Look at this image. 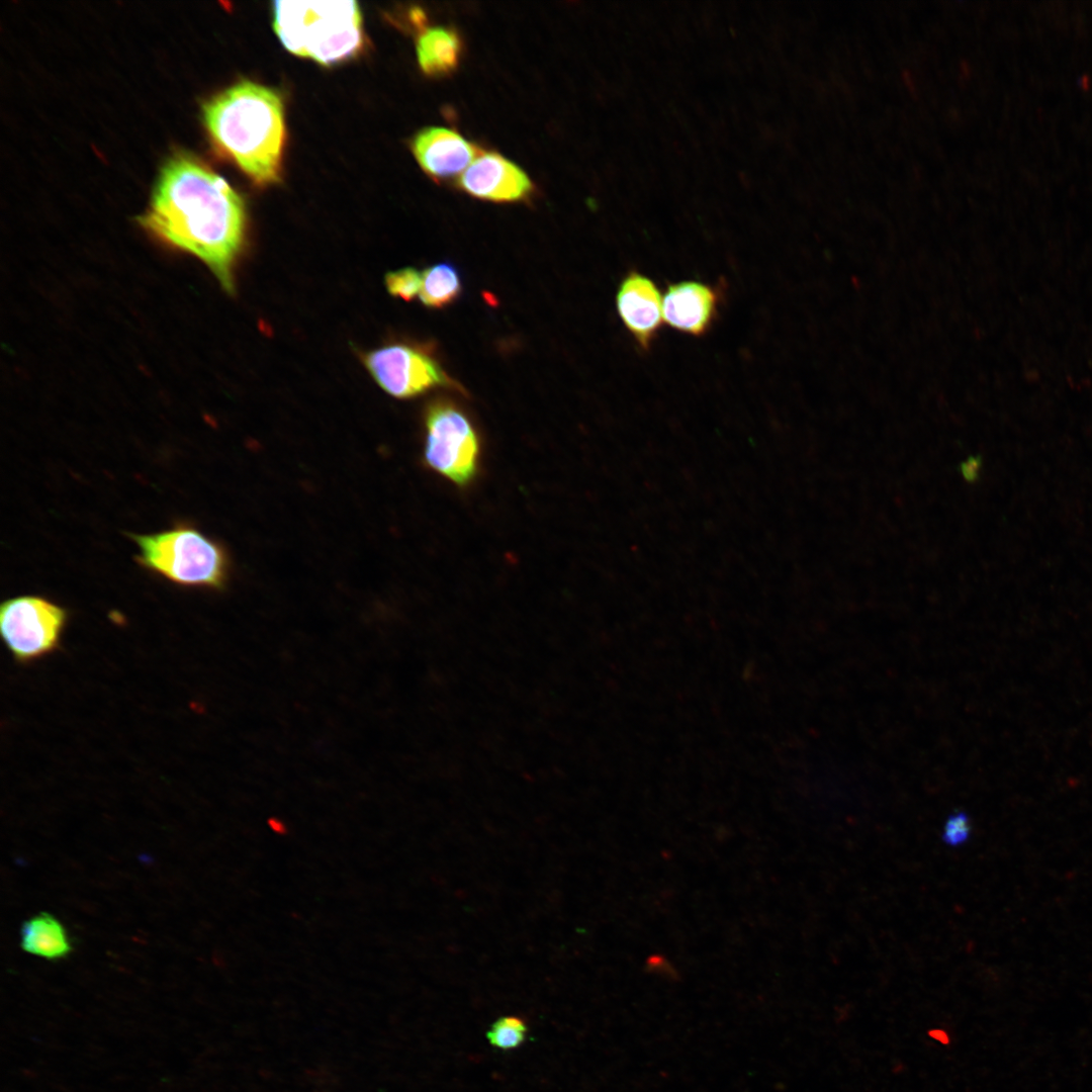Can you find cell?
<instances>
[{
	"mask_svg": "<svg viewBox=\"0 0 1092 1092\" xmlns=\"http://www.w3.org/2000/svg\"><path fill=\"white\" fill-rule=\"evenodd\" d=\"M148 233L169 247L200 259L229 293L246 239L241 195L197 158L176 154L163 166L146 212Z\"/></svg>",
	"mask_w": 1092,
	"mask_h": 1092,
	"instance_id": "1",
	"label": "cell"
},
{
	"mask_svg": "<svg viewBox=\"0 0 1092 1092\" xmlns=\"http://www.w3.org/2000/svg\"><path fill=\"white\" fill-rule=\"evenodd\" d=\"M203 121L218 149L256 184L280 179L285 123L277 91L240 81L203 105Z\"/></svg>",
	"mask_w": 1092,
	"mask_h": 1092,
	"instance_id": "2",
	"label": "cell"
},
{
	"mask_svg": "<svg viewBox=\"0 0 1092 1092\" xmlns=\"http://www.w3.org/2000/svg\"><path fill=\"white\" fill-rule=\"evenodd\" d=\"M273 26L290 53L322 65L354 57L364 41L355 1H275Z\"/></svg>",
	"mask_w": 1092,
	"mask_h": 1092,
	"instance_id": "3",
	"label": "cell"
},
{
	"mask_svg": "<svg viewBox=\"0 0 1092 1092\" xmlns=\"http://www.w3.org/2000/svg\"><path fill=\"white\" fill-rule=\"evenodd\" d=\"M138 563L184 587L221 589L230 573L225 549L186 523L154 534H129Z\"/></svg>",
	"mask_w": 1092,
	"mask_h": 1092,
	"instance_id": "4",
	"label": "cell"
},
{
	"mask_svg": "<svg viewBox=\"0 0 1092 1092\" xmlns=\"http://www.w3.org/2000/svg\"><path fill=\"white\" fill-rule=\"evenodd\" d=\"M427 465L458 486L468 485L476 476L480 443L468 417L452 401L437 399L425 414Z\"/></svg>",
	"mask_w": 1092,
	"mask_h": 1092,
	"instance_id": "5",
	"label": "cell"
},
{
	"mask_svg": "<svg viewBox=\"0 0 1092 1092\" xmlns=\"http://www.w3.org/2000/svg\"><path fill=\"white\" fill-rule=\"evenodd\" d=\"M68 621L67 609L41 596H17L0 606L1 637L19 664L35 662L57 651Z\"/></svg>",
	"mask_w": 1092,
	"mask_h": 1092,
	"instance_id": "6",
	"label": "cell"
},
{
	"mask_svg": "<svg viewBox=\"0 0 1092 1092\" xmlns=\"http://www.w3.org/2000/svg\"><path fill=\"white\" fill-rule=\"evenodd\" d=\"M363 363L378 385L397 398H411L431 389L456 387L436 359L426 350L396 343L362 355Z\"/></svg>",
	"mask_w": 1092,
	"mask_h": 1092,
	"instance_id": "7",
	"label": "cell"
},
{
	"mask_svg": "<svg viewBox=\"0 0 1092 1092\" xmlns=\"http://www.w3.org/2000/svg\"><path fill=\"white\" fill-rule=\"evenodd\" d=\"M455 186L474 198L495 203L525 202L536 192L534 182L518 164L492 150H482Z\"/></svg>",
	"mask_w": 1092,
	"mask_h": 1092,
	"instance_id": "8",
	"label": "cell"
},
{
	"mask_svg": "<svg viewBox=\"0 0 1092 1092\" xmlns=\"http://www.w3.org/2000/svg\"><path fill=\"white\" fill-rule=\"evenodd\" d=\"M411 149L421 169L436 183L457 180L483 150L459 131L437 125L418 131Z\"/></svg>",
	"mask_w": 1092,
	"mask_h": 1092,
	"instance_id": "9",
	"label": "cell"
},
{
	"mask_svg": "<svg viewBox=\"0 0 1092 1092\" xmlns=\"http://www.w3.org/2000/svg\"><path fill=\"white\" fill-rule=\"evenodd\" d=\"M616 306L637 346L647 351L662 325L663 299L657 285L641 272L629 271L618 287Z\"/></svg>",
	"mask_w": 1092,
	"mask_h": 1092,
	"instance_id": "10",
	"label": "cell"
},
{
	"mask_svg": "<svg viewBox=\"0 0 1092 1092\" xmlns=\"http://www.w3.org/2000/svg\"><path fill=\"white\" fill-rule=\"evenodd\" d=\"M663 320L680 333L702 337L718 316L721 289L696 280L669 284L662 296Z\"/></svg>",
	"mask_w": 1092,
	"mask_h": 1092,
	"instance_id": "11",
	"label": "cell"
},
{
	"mask_svg": "<svg viewBox=\"0 0 1092 1092\" xmlns=\"http://www.w3.org/2000/svg\"><path fill=\"white\" fill-rule=\"evenodd\" d=\"M463 52V38L452 26L426 25L419 30L417 60L422 73L430 78H446L455 73L461 64Z\"/></svg>",
	"mask_w": 1092,
	"mask_h": 1092,
	"instance_id": "12",
	"label": "cell"
},
{
	"mask_svg": "<svg viewBox=\"0 0 1092 1092\" xmlns=\"http://www.w3.org/2000/svg\"><path fill=\"white\" fill-rule=\"evenodd\" d=\"M20 934L24 951L47 960L65 959L73 949L65 926L50 913L42 912L26 920Z\"/></svg>",
	"mask_w": 1092,
	"mask_h": 1092,
	"instance_id": "13",
	"label": "cell"
},
{
	"mask_svg": "<svg viewBox=\"0 0 1092 1092\" xmlns=\"http://www.w3.org/2000/svg\"><path fill=\"white\" fill-rule=\"evenodd\" d=\"M462 290L458 270L450 263L443 262L428 267L422 273L420 299L424 305L440 308L454 302Z\"/></svg>",
	"mask_w": 1092,
	"mask_h": 1092,
	"instance_id": "14",
	"label": "cell"
},
{
	"mask_svg": "<svg viewBox=\"0 0 1092 1092\" xmlns=\"http://www.w3.org/2000/svg\"><path fill=\"white\" fill-rule=\"evenodd\" d=\"M528 1033L526 1022L517 1016H504L495 1020L486 1032L489 1043L499 1050L509 1051L525 1042Z\"/></svg>",
	"mask_w": 1092,
	"mask_h": 1092,
	"instance_id": "15",
	"label": "cell"
},
{
	"mask_svg": "<svg viewBox=\"0 0 1092 1092\" xmlns=\"http://www.w3.org/2000/svg\"><path fill=\"white\" fill-rule=\"evenodd\" d=\"M385 285L391 295L410 301L420 294L422 273L413 267L391 271L385 276Z\"/></svg>",
	"mask_w": 1092,
	"mask_h": 1092,
	"instance_id": "16",
	"label": "cell"
},
{
	"mask_svg": "<svg viewBox=\"0 0 1092 1092\" xmlns=\"http://www.w3.org/2000/svg\"><path fill=\"white\" fill-rule=\"evenodd\" d=\"M971 834L969 817L962 812L949 816L944 824L942 838L949 846H959L965 843Z\"/></svg>",
	"mask_w": 1092,
	"mask_h": 1092,
	"instance_id": "17",
	"label": "cell"
}]
</instances>
